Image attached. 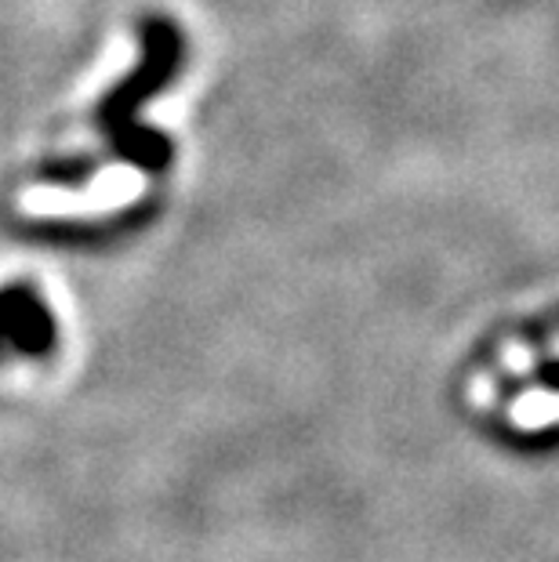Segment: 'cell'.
Returning <instances> with one entry per match:
<instances>
[{"instance_id": "obj_1", "label": "cell", "mask_w": 559, "mask_h": 562, "mask_svg": "<svg viewBox=\"0 0 559 562\" xmlns=\"http://www.w3.org/2000/svg\"><path fill=\"white\" fill-rule=\"evenodd\" d=\"M182 33L168 19H149L142 26V63L102 105V127L110 131L116 157L138 164L142 171L160 175L171 160V146L160 131H153L138 121V105L157 94L171 74L182 66Z\"/></svg>"}]
</instances>
